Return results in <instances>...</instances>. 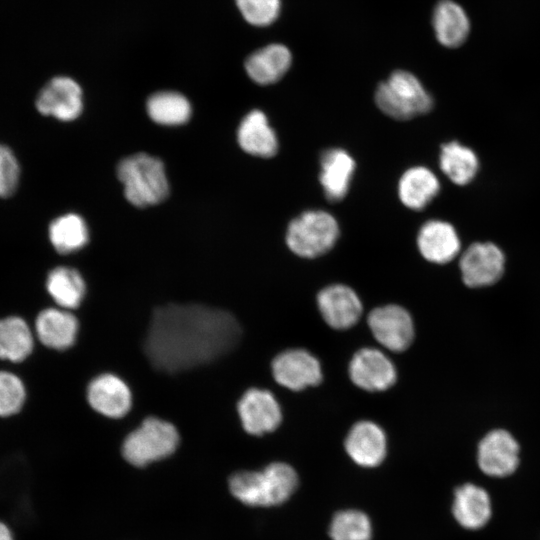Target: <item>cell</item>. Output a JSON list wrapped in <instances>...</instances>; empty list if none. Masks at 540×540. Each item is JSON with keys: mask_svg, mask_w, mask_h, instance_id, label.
<instances>
[{"mask_svg": "<svg viewBox=\"0 0 540 540\" xmlns=\"http://www.w3.org/2000/svg\"><path fill=\"white\" fill-rule=\"evenodd\" d=\"M272 374L281 386L300 391L322 381V369L318 359L304 349H288L272 361Z\"/></svg>", "mask_w": 540, "mask_h": 540, "instance_id": "9c48e42d", "label": "cell"}, {"mask_svg": "<svg viewBox=\"0 0 540 540\" xmlns=\"http://www.w3.org/2000/svg\"><path fill=\"white\" fill-rule=\"evenodd\" d=\"M317 305L324 321L337 330L352 327L362 314V303L358 295L343 284L322 289L317 295Z\"/></svg>", "mask_w": 540, "mask_h": 540, "instance_id": "4fadbf2b", "label": "cell"}, {"mask_svg": "<svg viewBox=\"0 0 540 540\" xmlns=\"http://www.w3.org/2000/svg\"><path fill=\"white\" fill-rule=\"evenodd\" d=\"M440 190L436 175L428 168L415 166L406 170L398 184L401 202L413 210L426 207Z\"/></svg>", "mask_w": 540, "mask_h": 540, "instance_id": "603a6c76", "label": "cell"}, {"mask_svg": "<svg viewBox=\"0 0 540 540\" xmlns=\"http://www.w3.org/2000/svg\"><path fill=\"white\" fill-rule=\"evenodd\" d=\"M241 337L238 320L226 310L169 303L153 310L143 350L156 370L175 374L229 354Z\"/></svg>", "mask_w": 540, "mask_h": 540, "instance_id": "6da1fadb", "label": "cell"}, {"mask_svg": "<svg viewBox=\"0 0 540 540\" xmlns=\"http://www.w3.org/2000/svg\"><path fill=\"white\" fill-rule=\"evenodd\" d=\"M332 540H370L372 524L362 511L349 509L337 512L330 523Z\"/></svg>", "mask_w": 540, "mask_h": 540, "instance_id": "f546056e", "label": "cell"}, {"mask_svg": "<svg viewBox=\"0 0 540 540\" xmlns=\"http://www.w3.org/2000/svg\"><path fill=\"white\" fill-rule=\"evenodd\" d=\"M178 444L179 433L172 423L148 417L126 436L122 454L130 464L142 467L168 457Z\"/></svg>", "mask_w": 540, "mask_h": 540, "instance_id": "277c9868", "label": "cell"}, {"mask_svg": "<svg viewBox=\"0 0 540 540\" xmlns=\"http://www.w3.org/2000/svg\"><path fill=\"white\" fill-rule=\"evenodd\" d=\"M351 381L359 388L384 391L396 381L397 373L392 361L380 350L362 348L352 357L349 364Z\"/></svg>", "mask_w": 540, "mask_h": 540, "instance_id": "30bf717a", "label": "cell"}, {"mask_svg": "<svg viewBox=\"0 0 540 540\" xmlns=\"http://www.w3.org/2000/svg\"><path fill=\"white\" fill-rule=\"evenodd\" d=\"M339 237L336 219L326 211L309 210L288 225L286 243L296 255L315 258L327 253Z\"/></svg>", "mask_w": 540, "mask_h": 540, "instance_id": "5b68a950", "label": "cell"}, {"mask_svg": "<svg viewBox=\"0 0 540 540\" xmlns=\"http://www.w3.org/2000/svg\"><path fill=\"white\" fill-rule=\"evenodd\" d=\"M85 221L75 213L54 219L49 226V239L58 253L68 254L80 250L88 242Z\"/></svg>", "mask_w": 540, "mask_h": 540, "instance_id": "f1b7e54d", "label": "cell"}, {"mask_svg": "<svg viewBox=\"0 0 540 540\" xmlns=\"http://www.w3.org/2000/svg\"><path fill=\"white\" fill-rule=\"evenodd\" d=\"M46 288L56 304L62 309L77 308L82 302L86 285L81 274L74 268L59 266L50 271Z\"/></svg>", "mask_w": 540, "mask_h": 540, "instance_id": "d4e9b609", "label": "cell"}, {"mask_svg": "<svg viewBox=\"0 0 540 540\" xmlns=\"http://www.w3.org/2000/svg\"><path fill=\"white\" fill-rule=\"evenodd\" d=\"M355 166L354 159L344 149L331 148L322 153L319 181L330 202H338L347 195Z\"/></svg>", "mask_w": 540, "mask_h": 540, "instance_id": "ac0fdd59", "label": "cell"}, {"mask_svg": "<svg viewBox=\"0 0 540 540\" xmlns=\"http://www.w3.org/2000/svg\"><path fill=\"white\" fill-rule=\"evenodd\" d=\"M116 171L126 199L136 207L156 205L168 196L165 168L156 157L146 153L130 155L118 163Z\"/></svg>", "mask_w": 540, "mask_h": 540, "instance_id": "7a4b0ae2", "label": "cell"}, {"mask_svg": "<svg viewBox=\"0 0 540 540\" xmlns=\"http://www.w3.org/2000/svg\"><path fill=\"white\" fill-rule=\"evenodd\" d=\"M417 245L421 255L430 262L445 264L460 251V239L455 228L441 220L427 221L419 230Z\"/></svg>", "mask_w": 540, "mask_h": 540, "instance_id": "e0dca14e", "label": "cell"}, {"mask_svg": "<svg viewBox=\"0 0 540 540\" xmlns=\"http://www.w3.org/2000/svg\"><path fill=\"white\" fill-rule=\"evenodd\" d=\"M0 540H13L12 534L8 527L0 522Z\"/></svg>", "mask_w": 540, "mask_h": 540, "instance_id": "836d02e7", "label": "cell"}, {"mask_svg": "<svg viewBox=\"0 0 540 540\" xmlns=\"http://www.w3.org/2000/svg\"><path fill=\"white\" fill-rule=\"evenodd\" d=\"M243 18L251 25L263 27L273 23L280 12V0H236Z\"/></svg>", "mask_w": 540, "mask_h": 540, "instance_id": "1f68e13d", "label": "cell"}, {"mask_svg": "<svg viewBox=\"0 0 540 540\" xmlns=\"http://www.w3.org/2000/svg\"><path fill=\"white\" fill-rule=\"evenodd\" d=\"M439 165L453 183L466 185L476 176L479 161L472 149L457 141H451L442 145Z\"/></svg>", "mask_w": 540, "mask_h": 540, "instance_id": "484cf974", "label": "cell"}, {"mask_svg": "<svg viewBox=\"0 0 540 540\" xmlns=\"http://www.w3.org/2000/svg\"><path fill=\"white\" fill-rule=\"evenodd\" d=\"M292 56L282 44L264 46L245 61L248 76L259 85H269L279 81L291 66Z\"/></svg>", "mask_w": 540, "mask_h": 540, "instance_id": "44dd1931", "label": "cell"}, {"mask_svg": "<svg viewBox=\"0 0 540 540\" xmlns=\"http://www.w3.org/2000/svg\"><path fill=\"white\" fill-rule=\"evenodd\" d=\"M229 489L249 506H275L270 478L265 470L239 471L229 479Z\"/></svg>", "mask_w": 540, "mask_h": 540, "instance_id": "cb8c5ba5", "label": "cell"}, {"mask_svg": "<svg viewBox=\"0 0 540 540\" xmlns=\"http://www.w3.org/2000/svg\"><path fill=\"white\" fill-rule=\"evenodd\" d=\"M432 24L437 40L448 48L462 45L470 32L465 10L452 0H441L436 4Z\"/></svg>", "mask_w": 540, "mask_h": 540, "instance_id": "7402d4cb", "label": "cell"}, {"mask_svg": "<svg viewBox=\"0 0 540 540\" xmlns=\"http://www.w3.org/2000/svg\"><path fill=\"white\" fill-rule=\"evenodd\" d=\"M237 411L244 430L251 435L272 432L282 421L279 403L264 389L247 390L238 401Z\"/></svg>", "mask_w": 540, "mask_h": 540, "instance_id": "8fae6325", "label": "cell"}, {"mask_svg": "<svg viewBox=\"0 0 540 540\" xmlns=\"http://www.w3.org/2000/svg\"><path fill=\"white\" fill-rule=\"evenodd\" d=\"M39 341L48 348L65 350L71 347L78 333L77 318L66 309L47 308L35 321Z\"/></svg>", "mask_w": 540, "mask_h": 540, "instance_id": "d6986e66", "label": "cell"}, {"mask_svg": "<svg viewBox=\"0 0 540 540\" xmlns=\"http://www.w3.org/2000/svg\"><path fill=\"white\" fill-rule=\"evenodd\" d=\"M375 103L387 116L405 121L430 111L433 99L416 76L396 70L378 85Z\"/></svg>", "mask_w": 540, "mask_h": 540, "instance_id": "3957f363", "label": "cell"}, {"mask_svg": "<svg viewBox=\"0 0 540 540\" xmlns=\"http://www.w3.org/2000/svg\"><path fill=\"white\" fill-rule=\"evenodd\" d=\"M87 401L96 412L110 418H120L132 405V394L127 384L114 374L95 377L87 387Z\"/></svg>", "mask_w": 540, "mask_h": 540, "instance_id": "5bb4252c", "label": "cell"}, {"mask_svg": "<svg viewBox=\"0 0 540 540\" xmlns=\"http://www.w3.org/2000/svg\"><path fill=\"white\" fill-rule=\"evenodd\" d=\"M19 176L15 155L7 146L0 144V197H8L16 190Z\"/></svg>", "mask_w": 540, "mask_h": 540, "instance_id": "d6a6232c", "label": "cell"}, {"mask_svg": "<svg viewBox=\"0 0 540 540\" xmlns=\"http://www.w3.org/2000/svg\"><path fill=\"white\" fill-rule=\"evenodd\" d=\"M452 514L456 522L467 530H479L492 517V500L486 489L464 483L454 491Z\"/></svg>", "mask_w": 540, "mask_h": 540, "instance_id": "2e32d148", "label": "cell"}, {"mask_svg": "<svg viewBox=\"0 0 540 540\" xmlns=\"http://www.w3.org/2000/svg\"><path fill=\"white\" fill-rule=\"evenodd\" d=\"M345 450L359 466L376 467L387 453V439L376 423L363 420L355 423L345 439Z\"/></svg>", "mask_w": 540, "mask_h": 540, "instance_id": "9a60e30c", "label": "cell"}, {"mask_svg": "<svg viewBox=\"0 0 540 540\" xmlns=\"http://www.w3.org/2000/svg\"><path fill=\"white\" fill-rule=\"evenodd\" d=\"M149 117L160 125L176 126L186 123L191 116L187 98L175 91H159L147 100Z\"/></svg>", "mask_w": 540, "mask_h": 540, "instance_id": "83f0119b", "label": "cell"}, {"mask_svg": "<svg viewBox=\"0 0 540 540\" xmlns=\"http://www.w3.org/2000/svg\"><path fill=\"white\" fill-rule=\"evenodd\" d=\"M459 267L464 284L481 288L495 284L505 269L502 250L491 242L471 244L461 255Z\"/></svg>", "mask_w": 540, "mask_h": 540, "instance_id": "52a82bcc", "label": "cell"}, {"mask_svg": "<svg viewBox=\"0 0 540 540\" xmlns=\"http://www.w3.org/2000/svg\"><path fill=\"white\" fill-rule=\"evenodd\" d=\"M238 143L246 153L263 158L273 157L278 151V140L266 115L252 110L244 116L237 131Z\"/></svg>", "mask_w": 540, "mask_h": 540, "instance_id": "ffe728a7", "label": "cell"}, {"mask_svg": "<svg viewBox=\"0 0 540 540\" xmlns=\"http://www.w3.org/2000/svg\"><path fill=\"white\" fill-rule=\"evenodd\" d=\"M33 350V335L20 317L0 319V359L15 363L25 360Z\"/></svg>", "mask_w": 540, "mask_h": 540, "instance_id": "4316f807", "label": "cell"}, {"mask_svg": "<svg viewBox=\"0 0 540 540\" xmlns=\"http://www.w3.org/2000/svg\"><path fill=\"white\" fill-rule=\"evenodd\" d=\"M367 323L375 339L390 351L402 352L413 341V320L401 306L377 307L368 314Z\"/></svg>", "mask_w": 540, "mask_h": 540, "instance_id": "ba28073f", "label": "cell"}, {"mask_svg": "<svg viewBox=\"0 0 540 540\" xmlns=\"http://www.w3.org/2000/svg\"><path fill=\"white\" fill-rule=\"evenodd\" d=\"M36 107L45 116L72 121L83 109L82 90L70 77H54L39 92Z\"/></svg>", "mask_w": 540, "mask_h": 540, "instance_id": "7c38bea8", "label": "cell"}, {"mask_svg": "<svg viewBox=\"0 0 540 540\" xmlns=\"http://www.w3.org/2000/svg\"><path fill=\"white\" fill-rule=\"evenodd\" d=\"M520 446L514 436L504 429L489 431L477 446V464L489 477L512 475L520 462Z\"/></svg>", "mask_w": 540, "mask_h": 540, "instance_id": "8992f818", "label": "cell"}, {"mask_svg": "<svg viewBox=\"0 0 540 540\" xmlns=\"http://www.w3.org/2000/svg\"><path fill=\"white\" fill-rule=\"evenodd\" d=\"M25 398L26 391L20 378L10 372L0 371V416L18 413Z\"/></svg>", "mask_w": 540, "mask_h": 540, "instance_id": "4dcf8cb0", "label": "cell"}]
</instances>
